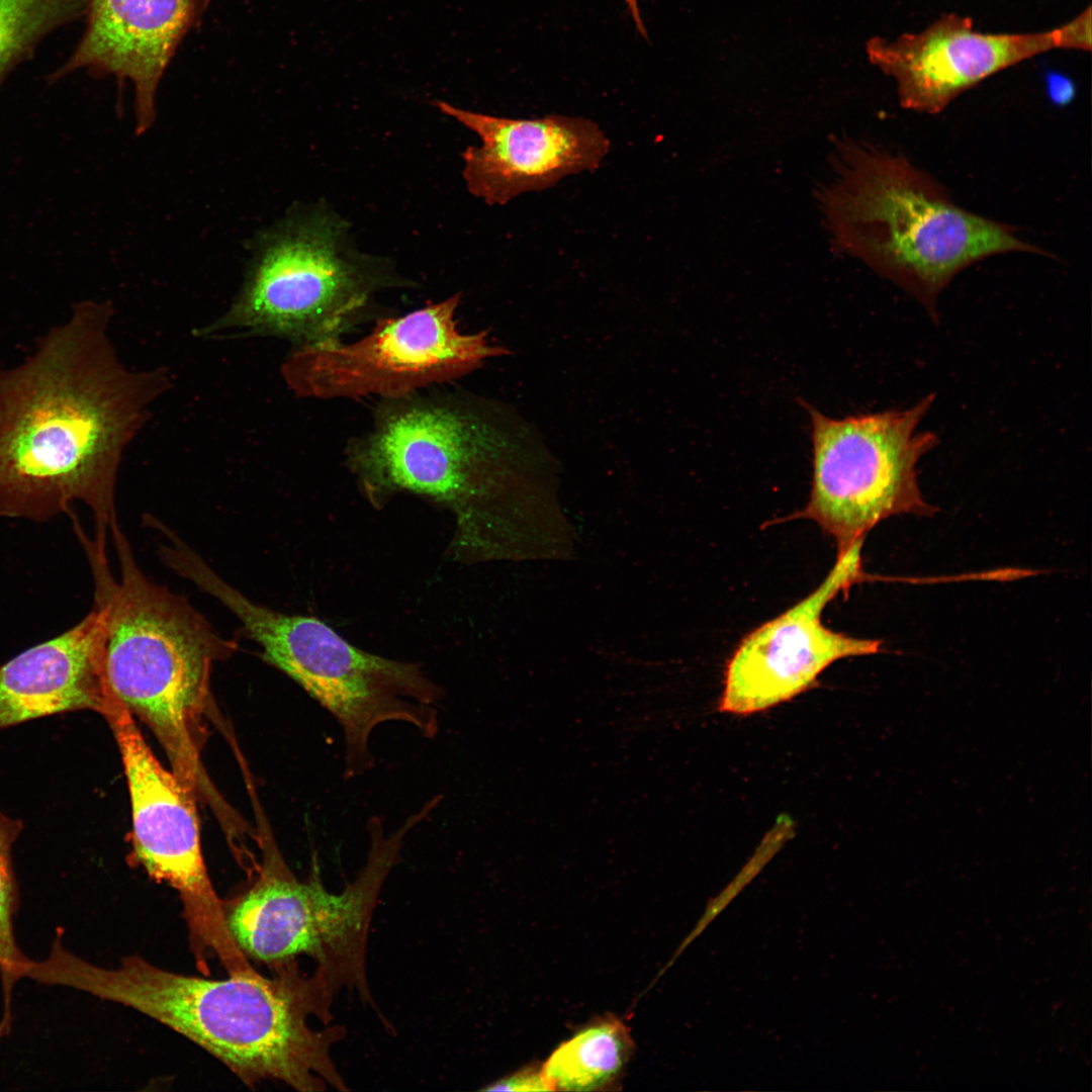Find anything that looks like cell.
<instances>
[{"label": "cell", "mask_w": 1092, "mask_h": 1092, "mask_svg": "<svg viewBox=\"0 0 1092 1092\" xmlns=\"http://www.w3.org/2000/svg\"><path fill=\"white\" fill-rule=\"evenodd\" d=\"M109 301L76 304L22 362L0 367V517L43 521L82 502L115 523L123 453L171 386L164 367L128 368Z\"/></svg>", "instance_id": "1"}, {"label": "cell", "mask_w": 1092, "mask_h": 1092, "mask_svg": "<svg viewBox=\"0 0 1092 1092\" xmlns=\"http://www.w3.org/2000/svg\"><path fill=\"white\" fill-rule=\"evenodd\" d=\"M279 967L272 979L256 972L212 980L132 956L107 969L69 952L58 932L49 957L31 961L25 977L134 1009L200 1045L247 1083L272 1079L302 1092L327 1085L347 1091L331 1057L345 1028L307 1024L310 1016L326 1025L333 1020L336 991L317 968L306 976L291 962Z\"/></svg>", "instance_id": "2"}, {"label": "cell", "mask_w": 1092, "mask_h": 1092, "mask_svg": "<svg viewBox=\"0 0 1092 1092\" xmlns=\"http://www.w3.org/2000/svg\"><path fill=\"white\" fill-rule=\"evenodd\" d=\"M814 196L833 248L903 288L932 317L940 292L970 265L1010 252L1045 254L1009 225L953 203L904 156L851 136H833Z\"/></svg>", "instance_id": "3"}, {"label": "cell", "mask_w": 1092, "mask_h": 1092, "mask_svg": "<svg viewBox=\"0 0 1092 1092\" xmlns=\"http://www.w3.org/2000/svg\"><path fill=\"white\" fill-rule=\"evenodd\" d=\"M110 530L118 580L110 573L106 545L83 544L95 579L94 606L102 615L106 685L148 724L173 771L194 791L201 779L199 741L211 667L238 645L221 637L186 599L149 580L117 523Z\"/></svg>", "instance_id": "4"}, {"label": "cell", "mask_w": 1092, "mask_h": 1092, "mask_svg": "<svg viewBox=\"0 0 1092 1092\" xmlns=\"http://www.w3.org/2000/svg\"><path fill=\"white\" fill-rule=\"evenodd\" d=\"M484 413L453 389L380 399L370 427L344 450L373 505L410 492L449 510L456 518L451 552L460 559L480 558L500 530L503 442Z\"/></svg>", "instance_id": "5"}, {"label": "cell", "mask_w": 1092, "mask_h": 1092, "mask_svg": "<svg viewBox=\"0 0 1092 1092\" xmlns=\"http://www.w3.org/2000/svg\"><path fill=\"white\" fill-rule=\"evenodd\" d=\"M189 580L219 601L262 648V657L287 674L340 724L345 777L373 766L369 738L379 724L400 721L433 738L442 690L416 663L387 659L352 645L314 617L287 615L250 601L204 561Z\"/></svg>", "instance_id": "6"}, {"label": "cell", "mask_w": 1092, "mask_h": 1092, "mask_svg": "<svg viewBox=\"0 0 1092 1092\" xmlns=\"http://www.w3.org/2000/svg\"><path fill=\"white\" fill-rule=\"evenodd\" d=\"M427 816L421 808L389 834L380 817H371L365 864L340 894L325 888L314 856L305 881H298L283 861L274 859L226 912L239 948L274 966L309 956L336 992L343 987L355 989L364 1002L374 1005L366 975L373 912L386 878L400 859L405 837Z\"/></svg>", "instance_id": "7"}, {"label": "cell", "mask_w": 1092, "mask_h": 1092, "mask_svg": "<svg viewBox=\"0 0 1092 1092\" xmlns=\"http://www.w3.org/2000/svg\"><path fill=\"white\" fill-rule=\"evenodd\" d=\"M345 225L323 210L290 214L256 243L230 308L197 331L272 336L293 348L342 340L368 315L374 295L399 283L344 249Z\"/></svg>", "instance_id": "8"}, {"label": "cell", "mask_w": 1092, "mask_h": 1092, "mask_svg": "<svg viewBox=\"0 0 1092 1092\" xmlns=\"http://www.w3.org/2000/svg\"><path fill=\"white\" fill-rule=\"evenodd\" d=\"M928 395L903 411L831 419L801 400L811 419L812 487L800 516L814 521L843 552L882 520L897 514L930 516L916 465L937 443L917 427Z\"/></svg>", "instance_id": "9"}, {"label": "cell", "mask_w": 1092, "mask_h": 1092, "mask_svg": "<svg viewBox=\"0 0 1092 1092\" xmlns=\"http://www.w3.org/2000/svg\"><path fill=\"white\" fill-rule=\"evenodd\" d=\"M457 293L400 316L378 318L364 337L293 348L282 365L288 387L299 397L397 398L443 385L505 354L487 332L458 329Z\"/></svg>", "instance_id": "10"}, {"label": "cell", "mask_w": 1092, "mask_h": 1092, "mask_svg": "<svg viewBox=\"0 0 1092 1092\" xmlns=\"http://www.w3.org/2000/svg\"><path fill=\"white\" fill-rule=\"evenodd\" d=\"M101 714L113 731L127 780L134 858L153 879L179 893L202 969L210 952L229 975L252 972L231 934L226 911L206 871L193 790L159 762L132 714L110 691Z\"/></svg>", "instance_id": "11"}, {"label": "cell", "mask_w": 1092, "mask_h": 1092, "mask_svg": "<svg viewBox=\"0 0 1092 1092\" xmlns=\"http://www.w3.org/2000/svg\"><path fill=\"white\" fill-rule=\"evenodd\" d=\"M860 539L837 553L834 566L809 596L748 633L724 670L719 711L763 712L816 686L833 662L879 652L881 641L835 632L821 621L825 607L861 576Z\"/></svg>", "instance_id": "12"}, {"label": "cell", "mask_w": 1092, "mask_h": 1092, "mask_svg": "<svg viewBox=\"0 0 1092 1092\" xmlns=\"http://www.w3.org/2000/svg\"><path fill=\"white\" fill-rule=\"evenodd\" d=\"M481 140L462 154L463 176L471 194L503 205L530 191L556 185L569 175L597 170L610 141L587 118L548 114L533 119L498 117L432 102Z\"/></svg>", "instance_id": "13"}, {"label": "cell", "mask_w": 1092, "mask_h": 1092, "mask_svg": "<svg viewBox=\"0 0 1092 1092\" xmlns=\"http://www.w3.org/2000/svg\"><path fill=\"white\" fill-rule=\"evenodd\" d=\"M1054 49L1057 29L989 33L975 29L971 17L945 13L919 32L866 42L872 65L896 83L900 104L934 114L985 79Z\"/></svg>", "instance_id": "14"}, {"label": "cell", "mask_w": 1092, "mask_h": 1092, "mask_svg": "<svg viewBox=\"0 0 1092 1092\" xmlns=\"http://www.w3.org/2000/svg\"><path fill=\"white\" fill-rule=\"evenodd\" d=\"M200 0H90L87 30L70 65L129 79L135 92V133L156 118V92Z\"/></svg>", "instance_id": "15"}, {"label": "cell", "mask_w": 1092, "mask_h": 1092, "mask_svg": "<svg viewBox=\"0 0 1092 1092\" xmlns=\"http://www.w3.org/2000/svg\"><path fill=\"white\" fill-rule=\"evenodd\" d=\"M100 611L0 666V730L60 713H102L106 680Z\"/></svg>", "instance_id": "16"}, {"label": "cell", "mask_w": 1092, "mask_h": 1092, "mask_svg": "<svg viewBox=\"0 0 1092 1092\" xmlns=\"http://www.w3.org/2000/svg\"><path fill=\"white\" fill-rule=\"evenodd\" d=\"M634 1051L625 1024L615 1016L595 1019L562 1042L543 1064L552 1091L615 1088Z\"/></svg>", "instance_id": "17"}, {"label": "cell", "mask_w": 1092, "mask_h": 1092, "mask_svg": "<svg viewBox=\"0 0 1092 1092\" xmlns=\"http://www.w3.org/2000/svg\"><path fill=\"white\" fill-rule=\"evenodd\" d=\"M23 829L20 820L0 811V976L4 997L1 1030L10 1026L11 991L29 963L19 949L13 928V918L18 908L19 895L15 879L11 850Z\"/></svg>", "instance_id": "18"}, {"label": "cell", "mask_w": 1092, "mask_h": 1092, "mask_svg": "<svg viewBox=\"0 0 1092 1092\" xmlns=\"http://www.w3.org/2000/svg\"><path fill=\"white\" fill-rule=\"evenodd\" d=\"M63 3L64 0H0V71L58 14Z\"/></svg>", "instance_id": "19"}, {"label": "cell", "mask_w": 1092, "mask_h": 1092, "mask_svg": "<svg viewBox=\"0 0 1092 1092\" xmlns=\"http://www.w3.org/2000/svg\"><path fill=\"white\" fill-rule=\"evenodd\" d=\"M1056 29L1060 49L1089 52L1091 50V7L1088 6L1076 17Z\"/></svg>", "instance_id": "20"}, {"label": "cell", "mask_w": 1092, "mask_h": 1092, "mask_svg": "<svg viewBox=\"0 0 1092 1092\" xmlns=\"http://www.w3.org/2000/svg\"><path fill=\"white\" fill-rule=\"evenodd\" d=\"M484 1091H552L542 1068L527 1067L484 1086Z\"/></svg>", "instance_id": "21"}, {"label": "cell", "mask_w": 1092, "mask_h": 1092, "mask_svg": "<svg viewBox=\"0 0 1092 1092\" xmlns=\"http://www.w3.org/2000/svg\"><path fill=\"white\" fill-rule=\"evenodd\" d=\"M1046 90L1051 100L1057 105L1069 104L1075 96V86L1066 76L1051 73L1046 77Z\"/></svg>", "instance_id": "22"}]
</instances>
